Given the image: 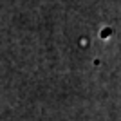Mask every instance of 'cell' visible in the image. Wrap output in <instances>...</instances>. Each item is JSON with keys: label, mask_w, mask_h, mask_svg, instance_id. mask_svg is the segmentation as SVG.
<instances>
[]
</instances>
